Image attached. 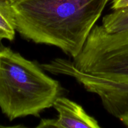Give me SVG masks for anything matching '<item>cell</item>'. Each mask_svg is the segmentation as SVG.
<instances>
[{
  "instance_id": "1",
  "label": "cell",
  "mask_w": 128,
  "mask_h": 128,
  "mask_svg": "<svg viewBox=\"0 0 128 128\" xmlns=\"http://www.w3.org/2000/svg\"><path fill=\"white\" fill-rule=\"evenodd\" d=\"M109 1L16 0L10 4L22 38L56 46L74 58Z\"/></svg>"
},
{
  "instance_id": "4",
  "label": "cell",
  "mask_w": 128,
  "mask_h": 128,
  "mask_svg": "<svg viewBox=\"0 0 128 128\" xmlns=\"http://www.w3.org/2000/svg\"><path fill=\"white\" fill-rule=\"evenodd\" d=\"M57 119H41L38 128H99L98 122L86 113L82 106L64 97L58 98L53 104Z\"/></svg>"
},
{
  "instance_id": "9",
  "label": "cell",
  "mask_w": 128,
  "mask_h": 128,
  "mask_svg": "<svg viewBox=\"0 0 128 128\" xmlns=\"http://www.w3.org/2000/svg\"><path fill=\"white\" fill-rule=\"evenodd\" d=\"M1 1H2V2H7L8 4H11L12 2H13L14 1H16V0H0Z\"/></svg>"
},
{
  "instance_id": "6",
  "label": "cell",
  "mask_w": 128,
  "mask_h": 128,
  "mask_svg": "<svg viewBox=\"0 0 128 128\" xmlns=\"http://www.w3.org/2000/svg\"><path fill=\"white\" fill-rule=\"evenodd\" d=\"M16 31L11 4L0 1V40L13 41Z\"/></svg>"
},
{
  "instance_id": "7",
  "label": "cell",
  "mask_w": 128,
  "mask_h": 128,
  "mask_svg": "<svg viewBox=\"0 0 128 128\" xmlns=\"http://www.w3.org/2000/svg\"><path fill=\"white\" fill-rule=\"evenodd\" d=\"M128 6V0H111V8L112 10Z\"/></svg>"
},
{
  "instance_id": "3",
  "label": "cell",
  "mask_w": 128,
  "mask_h": 128,
  "mask_svg": "<svg viewBox=\"0 0 128 128\" xmlns=\"http://www.w3.org/2000/svg\"><path fill=\"white\" fill-rule=\"evenodd\" d=\"M72 62L85 73L128 82V30L110 33L102 25H95Z\"/></svg>"
},
{
  "instance_id": "2",
  "label": "cell",
  "mask_w": 128,
  "mask_h": 128,
  "mask_svg": "<svg viewBox=\"0 0 128 128\" xmlns=\"http://www.w3.org/2000/svg\"><path fill=\"white\" fill-rule=\"evenodd\" d=\"M60 82L0 40V110L10 121L40 117L61 96Z\"/></svg>"
},
{
  "instance_id": "8",
  "label": "cell",
  "mask_w": 128,
  "mask_h": 128,
  "mask_svg": "<svg viewBox=\"0 0 128 128\" xmlns=\"http://www.w3.org/2000/svg\"><path fill=\"white\" fill-rule=\"evenodd\" d=\"M119 120L126 126L128 128V112H126V114H124V115H122V116L120 118Z\"/></svg>"
},
{
  "instance_id": "5",
  "label": "cell",
  "mask_w": 128,
  "mask_h": 128,
  "mask_svg": "<svg viewBox=\"0 0 128 128\" xmlns=\"http://www.w3.org/2000/svg\"><path fill=\"white\" fill-rule=\"evenodd\" d=\"M102 26L110 33L128 30V6L114 10L102 18Z\"/></svg>"
}]
</instances>
